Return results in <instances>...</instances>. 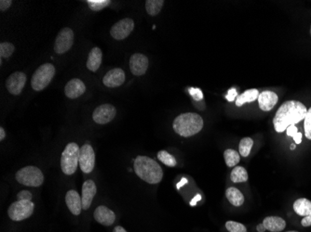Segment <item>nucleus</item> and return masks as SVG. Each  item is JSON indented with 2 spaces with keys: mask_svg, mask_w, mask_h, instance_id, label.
<instances>
[{
  "mask_svg": "<svg viewBox=\"0 0 311 232\" xmlns=\"http://www.w3.org/2000/svg\"><path fill=\"white\" fill-rule=\"evenodd\" d=\"M308 114V109L302 102L297 101L285 102L277 111L273 124L278 133L286 130L291 125L301 122Z\"/></svg>",
  "mask_w": 311,
  "mask_h": 232,
  "instance_id": "nucleus-1",
  "label": "nucleus"
},
{
  "mask_svg": "<svg viewBox=\"0 0 311 232\" xmlns=\"http://www.w3.org/2000/svg\"><path fill=\"white\" fill-rule=\"evenodd\" d=\"M138 176L149 184H158L162 180V168L154 159L147 156H138L133 164Z\"/></svg>",
  "mask_w": 311,
  "mask_h": 232,
  "instance_id": "nucleus-2",
  "label": "nucleus"
},
{
  "mask_svg": "<svg viewBox=\"0 0 311 232\" xmlns=\"http://www.w3.org/2000/svg\"><path fill=\"white\" fill-rule=\"evenodd\" d=\"M173 127L175 133L181 137H192L203 129V117L194 113L182 114L174 119Z\"/></svg>",
  "mask_w": 311,
  "mask_h": 232,
  "instance_id": "nucleus-3",
  "label": "nucleus"
},
{
  "mask_svg": "<svg viewBox=\"0 0 311 232\" xmlns=\"http://www.w3.org/2000/svg\"><path fill=\"white\" fill-rule=\"evenodd\" d=\"M80 147L77 143L67 144L61 158V168L64 174H75L80 165Z\"/></svg>",
  "mask_w": 311,
  "mask_h": 232,
  "instance_id": "nucleus-4",
  "label": "nucleus"
},
{
  "mask_svg": "<svg viewBox=\"0 0 311 232\" xmlns=\"http://www.w3.org/2000/svg\"><path fill=\"white\" fill-rule=\"evenodd\" d=\"M55 75V68L51 63H45L39 66L33 74L31 86L34 90L41 91L51 83Z\"/></svg>",
  "mask_w": 311,
  "mask_h": 232,
  "instance_id": "nucleus-5",
  "label": "nucleus"
},
{
  "mask_svg": "<svg viewBox=\"0 0 311 232\" xmlns=\"http://www.w3.org/2000/svg\"><path fill=\"white\" fill-rule=\"evenodd\" d=\"M16 180L27 187H39L43 184V173L36 167H25L16 173Z\"/></svg>",
  "mask_w": 311,
  "mask_h": 232,
  "instance_id": "nucleus-6",
  "label": "nucleus"
},
{
  "mask_svg": "<svg viewBox=\"0 0 311 232\" xmlns=\"http://www.w3.org/2000/svg\"><path fill=\"white\" fill-rule=\"evenodd\" d=\"M35 204L32 201H17L8 207L7 215L13 221H22L29 218L34 213Z\"/></svg>",
  "mask_w": 311,
  "mask_h": 232,
  "instance_id": "nucleus-7",
  "label": "nucleus"
},
{
  "mask_svg": "<svg viewBox=\"0 0 311 232\" xmlns=\"http://www.w3.org/2000/svg\"><path fill=\"white\" fill-rule=\"evenodd\" d=\"M74 44V32L70 28L65 27L58 33L55 39L54 51L57 54H64L72 48Z\"/></svg>",
  "mask_w": 311,
  "mask_h": 232,
  "instance_id": "nucleus-8",
  "label": "nucleus"
},
{
  "mask_svg": "<svg viewBox=\"0 0 311 232\" xmlns=\"http://www.w3.org/2000/svg\"><path fill=\"white\" fill-rule=\"evenodd\" d=\"M95 166V153L93 147L85 144L80 149V167L83 173L90 174L93 172Z\"/></svg>",
  "mask_w": 311,
  "mask_h": 232,
  "instance_id": "nucleus-9",
  "label": "nucleus"
},
{
  "mask_svg": "<svg viewBox=\"0 0 311 232\" xmlns=\"http://www.w3.org/2000/svg\"><path fill=\"white\" fill-rule=\"evenodd\" d=\"M134 29V22L130 18H125L116 22L110 30V35L116 40H123L129 37Z\"/></svg>",
  "mask_w": 311,
  "mask_h": 232,
  "instance_id": "nucleus-10",
  "label": "nucleus"
},
{
  "mask_svg": "<svg viewBox=\"0 0 311 232\" xmlns=\"http://www.w3.org/2000/svg\"><path fill=\"white\" fill-rule=\"evenodd\" d=\"M116 115V110L111 104H103L94 110L93 119L99 124H105L111 122Z\"/></svg>",
  "mask_w": 311,
  "mask_h": 232,
  "instance_id": "nucleus-11",
  "label": "nucleus"
},
{
  "mask_svg": "<svg viewBox=\"0 0 311 232\" xmlns=\"http://www.w3.org/2000/svg\"><path fill=\"white\" fill-rule=\"evenodd\" d=\"M26 74L22 72H15L8 76L6 81V87L9 93L12 95L21 94L26 84Z\"/></svg>",
  "mask_w": 311,
  "mask_h": 232,
  "instance_id": "nucleus-12",
  "label": "nucleus"
},
{
  "mask_svg": "<svg viewBox=\"0 0 311 232\" xmlns=\"http://www.w3.org/2000/svg\"><path fill=\"white\" fill-rule=\"evenodd\" d=\"M148 68V58L147 57L141 54L135 53L130 58V70L133 75L141 76L144 75Z\"/></svg>",
  "mask_w": 311,
  "mask_h": 232,
  "instance_id": "nucleus-13",
  "label": "nucleus"
},
{
  "mask_svg": "<svg viewBox=\"0 0 311 232\" xmlns=\"http://www.w3.org/2000/svg\"><path fill=\"white\" fill-rule=\"evenodd\" d=\"M125 73L120 68H115L110 70L104 76L103 83L107 87H120L125 82Z\"/></svg>",
  "mask_w": 311,
  "mask_h": 232,
  "instance_id": "nucleus-14",
  "label": "nucleus"
},
{
  "mask_svg": "<svg viewBox=\"0 0 311 232\" xmlns=\"http://www.w3.org/2000/svg\"><path fill=\"white\" fill-rule=\"evenodd\" d=\"M94 216L95 220L104 226L113 225L116 220L115 213L104 205H100L95 209Z\"/></svg>",
  "mask_w": 311,
  "mask_h": 232,
  "instance_id": "nucleus-15",
  "label": "nucleus"
},
{
  "mask_svg": "<svg viewBox=\"0 0 311 232\" xmlns=\"http://www.w3.org/2000/svg\"><path fill=\"white\" fill-rule=\"evenodd\" d=\"M85 91H86V86L79 78L70 80L65 87V96L72 100L80 98L81 95L84 94Z\"/></svg>",
  "mask_w": 311,
  "mask_h": 232,
  "instance_id": "nucleus-16",
  "label": "nucleus"
},
{
  "mask_svg": "<svg viewBox=\"0 0 311 232\" xmlns=\"http://www.w3.org/2000/svg\"><path fill=\"white\" fill-rule=\"evenodd\" d=\"M96 185L93 180L89 179L87 181L84 182L83 186H82V195H81V200H82V208L84 210H88L91 206V204L93 203L94 196L96 194Z\"/></svg>",
  "mask_w": 311,
  "mask_h": 232,
  "instance_id": "nucleus-17",
  "label": "nucleus"
},
{
  "mask_svg": "<svg viewBox=\"0 0 311 232\" xmlns=\"http://www.w3.org/2000/svg\"><path fill=\"white\" fill-rule=\"evenodd\" d=\"M65 203L69 211L75 216H79L82 208V200L80 195L76 190H69L65 195Z\"/></svg>",
  "mask_w": 311,
  "mask_h": 232,
  "instance_id": "nucleus-18",
  "label": "nucleus"
},
{
  "mask_svg": "<svg viewBox=\"0 0 311 232\" xmlns=\"http://www.w3.org/2000/svg\"><path fill=\"white\" fill-rule=\"evenodd\" d=\"M258 104L262 111L269 112L274 108L278 103L279 98L275 92L272 91H263L258 96Z\"/></svg>",
  "mask_w": 311,
  "mask_h": 232,
  "instance_id": "nucleus-19",
  "label": "nucleus"
},
{
  "mask_svg": "<svg viewBox=\"0 0 311 232\" xmlns=\"http://www.w3.org/2000/svg\"><path fill=\"white\" fill-rule=\"evenodd\" d=\"M262 224L267 231L271 232H282L286 227L285 220L279 217H268L263 220Z\"/></svg>",
  "mask_w": 311,
  "mask_h": 232,
  "instance_id": "nucleus-20",
  "label": "nucleus"
},
{
  "mask_svg": "<svg viewBox=\"0 0 311 232\" xmlns=\"http://www.w3.org/2000/svg\"><path fill=\"white\" fill-rule=\"evenodd\" d=\"M103 53L99 48H94L89 53L87 68L92 72H96L101 66Z\"/></svg>",
  "mask_w": 311,
  "mask_h": 232,
  "instance_id": "nucleus-21",
  "label": "nucleus"
},
{
  "mask_svg": "<svg viewBox=\"0 0 311 232\" xmlns=\"http://www.w3.org/2000/svg\"><path fill=\"white\" fill-rule=\"evenodd\" d=\"M225 197L228 200V202L234 206H240L244 203V195L241 193V191L237 188H228L225 190Z\"/></svg>",
  "mask_w": 311,
  "mask_h": 232,
  "instance_id": "nucleus-22",
  "label": "nucleus"
},
{
  "mask_svg": "<svg viewBox=\"0 0 311 232\" xmlns=\"http://www.w3.org/2000/svg\"><path fill=\"white\" fill-rule=\"evenodd\" d=\"M294 210L301 217L311 215V201L306 198H300L294 203Z\"/></svg>",
  "mask_w": 311,
  "mask_h": 232,
  "instance_id": "nucleus-23",
  "label": "nucleus"
},
{
  "mask_svg": "<svg viewBox=\"0 0 311 232\" xmlns=\"http://www.w3.org/2000/svg\"><path fill=\"white\" fill-rule=\"evenodd\" d=\"M259 92L257 89L253 88V89H248L245 92H243L242 94L239 95L237 97V101H236V105L238 107H241L243 104L248 103V102H253L256 101L258 99Z\"/></svg>",
  "mask_w": 311,
  "mask_h": 232,
  "instance_id": "nucleus-24",
  "label": "nucleus"
},
{
  "mask_svg": "<svg viewBox=\"0 0 311 232\" xmlns=\"http://www.w3.org/2000/svg\"><path fill=\"white\" fill-rule=\"evenodd\" d=\"M164 3L165 2L163 0H147L145 2V8L147 13L151 16L159 14Z\"/></svg>",
  "mask_w": 311,
  "mask_h": 232,
  "instance_id": "nucleus-25",
  "label": "nucleus"
},
{
  "mask_svg": "<svg viewBox=\"0 0 311 232\" xmlns=\"http://www.w3.org/2000/svg\"><path fill=\"white\" fill-rule=\"evenodd\" d=\"M248 173L243 167H236L232 170L230 178L234 183H241L248 180Z\"/></svg>",
  "mask_w": 311,
  "mask_h": 232,
  "instance_id": "nucleus-26",
  "label": "nucleus"
},
{
  "mask_svg": "<svg viewBox=\"0 0 311 232\" xmlns=\"http://www.w3.org/2000/svg\"><path fill=\"white\" fill-rule=\"evenodd\" d=\"M224 162L228 167H236L240 161L239 153L232 149H228L224 152Z\"/></svg>",
  "mask_w": 311,
  "mask_h": 232,
  "instance_id": "nucleus-27",
  "label": "nucleus"
},
{
  "mask_svg": "<svg viewBox=\"0 0 311 232\" xmlns=\"http://www.w3.org/2000/svg\"><path fill=\"white\" fill-rule=\"evenodd\" d=\"M253 140L251 138H242L239 142V154L242 157H248L251 153V150L253 148Z\"/></svg>",
  "mask_w": 311,
  "mask_h": 232,
  "instance_id": "nucleus-28",
  "label": "nucleus"
},
{
  "mask_svg": "<svg viewBox=\"0 0 311 232\" xmlns=\"http://www.w3.org/2000/svg\"><path fill=\"white\" fill-rule=\"evenodd\" d=\"M158 159L167 167H174L177 165V161L174 158V156L166 151H159L158 153Z\"/></svg>",
  "mask_w": 311,
  "mask_h": 232,
  "instance_id": "nucleus-29",
  "label": "nucleus"
},
{
  "mask_svg": "<svg viewBox=\"0 0 311 232\" xmlns=\"http://www.w3.org/2000/svg\"><path fill=\"white\" fill-rule=\"evenodd\" d=\"M88 6L94 10V11H99L103 8L107 7L111 4L110 0H88Z\"/></svg>",
  "mask_w": 311,
  "mask_h": 232,
  "instance_id": "nucleus-30",
  "label": "nucleus"
},
{
  "mask_svg": "<svg viewBox=\"0 0 311 232\" xmlns=\"http://www.w3.org/2000/svg\"><path fill=\"white\" fill-rule=\"evenodd\" d=\"M14 46L8 42H2L0 44V55L1 58H9L14 52Z\"/></svg>",
  "mask_w": 311,
  "mask_h": 232,
  "instance_id": "nucleus-31",
  "label": "nucleus"
},
{
  "mask_svg": "<svg viewBox=\"0 0 311 232\" xmlns=\"http://www.w3.org/2000/svg\"><path fill=\"white\" fill-rule=\"evenodd\" d=\"M225 228L229 232H248L246 227L236 221H227Z\"/></svg>",
  "mask_w": 311,
  "mask_h": 232,
  "instance_id": "nucleus-32",
  "label": "nucleus"
},
{
  "mask_svg": "<svg viewBox=\"0 0 311 232\" xmlns=\"http://www.w3.org/2000/svg\"><path fill=\"white\" fill-rule=\"evenodd\" d=\"M305 135L307 138L311 139V107L308 110V114L305 117Z\"/></svg>",
  "mask_w": 311,
  "mask_h": 232,
  "instance_id": "nucleus-33",
  "label": "nucleus"
},
{
  "mask_svg": "<svg viewBox=\"0 0 311 232\" xmlns=\"http://www.w3.org/2000/svg\"><path fill=\"white\" fill-rule=\"evenodd\" d=\"M190 95L195 99L196 101H202L203 99V94L201 89L199 88H190Z\"/></svg>",
  "mask_w": 311,
  "mask_h": 232,
  "instance_id": "nucleus-34",
  "label": "nucleus"
},
{
  "mask_svg": "<svg viewBox=\"0 0 311 232\" xmlns=\"http://www.w3.org/2000/svg\"><path fill=\"white\" fill-rule=\"evenodd\" d=\"M18 200L19 201H31L32 200V193L28 190H22L18 193Z\"/></svg>",
  "mask_w": 311,
  "mask_h": 232,
  "instance_id": "nucleus-35",
  "label": "nucleus"
},
{
  "mask_svg": "<svg viewBox=\"0 0 311 232\" xmlns=\"http://www.w3.org/2000/svg\"><path fill=\"white\" fill-rule=\"evenodd\" d=\"M12 1L11 0H1L0 1V10L5 11L8 7L11 6Z\"/></svg>",
  "mask_w": 311,
  "mask_h": 232,
  "instance_id": "nucleus-36",
  "label": "nucleus"
},
{
  "mask_svg": "<svg viewBox=\"0 0 311 232\" xmlns=\"http://www.w3.org/2000/svg\"><path fill=\"white\" fill-rule=\"evenodd\" d=\"M236 96H237L236 89H235V88H231V89L228 90V94L225 96V98H226V100H227L228 102H233V101L235 100Z\"/></svg>",
  "mask_w": 311,
  "mask_h": 232,
  "instance_id": "nucleus-37",
  "label": "nucleus"
},
{
  "mask_svg": "<svg viewBox=\"0 0 311 232\" xmlns=\"http://www.w3.org/2000/svg\"><path fill=\"white\" fill-rule=\"evenodd\" d=\"M287 135L288 136H291V137H294L296 134H297V132H298V129H297V126L296 125H291L289 126L287 129Z\"/></svg>",
  "mask_w": 311,
  "mask_h": 232,
  "instance_id": "nucleus-38",
  "label": "nucleus"
},
{
  "mask_svg": "<svg viewBox=\"0 0 311 232\" xmlns=\"http://www.w3.org/2000/svg\"><path fill=\"white\" fill-rule=\"evenodd\" d=\"M301 224H302L303 227H310V226H311V215L305 217L302 219V221H301Z\"/></svg>",
  "mask_w": 311,
  "mask_h": 232,
  "instance_id": "nucleus-39",
  "label": "nucleus"
},
{
  "mask_svg": "<svg viewBox=\"0 0 311 232\" xmlns=\"http://www.w3.org/2000/svg\"><path fill=\"white\" fill-rule=\"evenodd\" d=\"M293 138H294V140H295V142H296L297 144H300L301 141H302V134L299 133V132H297V134H296Z\"/></svg>",
  "mask_w": 311,
  "mask_h": 232,
  "instance_id": "nucleus-40",
  "label": "nucleus"
},
{
  "mask_svg": "<svg viewBox=\"0 0 311 232\" xmlns=\"http://www.w3.org/2000/svg\"><path fill=\"white\" fill-rule=\"evenodd\" d=\"M6 137V132L3 127H0V140H3Z\"/></svg>",
  "mask_w": 311,
  "mask_h": 232,
  "instance_id": "nucleus-41",
  "label": "nucleus"
},
{
  "mask_svg": "<svg viewBox=\"0 0 311 232\" xmlns=\"http://www.w3.org/2000/svg\"><path fill=\"white\" fill-rule=\"evenodd\" d=\"M256 230H257V232H265L267 230H266V228L264 227L263 224H259V225L256 227Z\"/></svg>",
  "mask_w": 311,
  "mask_h": 232,
  "instance_id": "nucleus-42",
  "label": "nucleus"
},
{
  "mask_svg": "<svg viewBox=\"0 0 311 232\" xmlns=\"http://www.w3.org/2000/svg\"><path fill=\"white\" fill-rule=\"evenodd\" d=\"M127 232L125 231V229L120 227V226H117L115 229H114V232Z\"/></svg>",
  "mask_w": 311,
  "mask_h": 232,
  "instance_id": "nucleus-43",
  "label": "nucleus"
},
{
  "mask_svg": "<svg viewBox=\"0 0 311 232\" xmlns=\"http://www.w3.org/2000/svg\"><path fill=\"white\" fill-rule=\"evenodd\" d=\"M295 148H296V145H292V146H291V149H292V150H294V149H295Z\"/></svg>",
  "mask_w": 311,
  "mask_h": 232,
  "instance_id": "nucleus-44",
  "label": "nucleus"
},
{
  "mask_svg": "<svg viewBox=\"0 0 311 232\" xmlns=\"http://www.w3.org/2000/svg\"></svg>",
  "mask_w": 311,
  "mask_h": 232,
  "instance_id": "nucleus-45",
  "label": "nucleus"
},
{
  "mask_svg": "<svg viewBox=\"0 0 311 232\" xmlns=\"http://www.w3.org/2000/svg\"></svg>",
  "mask_w": 311,
  "mask_h": 232,
  "instance_id": "nucleus-46",
  "label": "nucleus"
}]
</instances>
